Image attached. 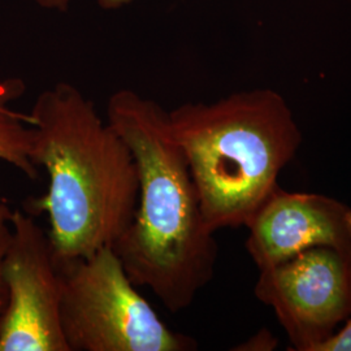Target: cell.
Instances as JSON below:
<instances>
[{"mask_svg": "<svg viewBox=\"0 0 351 351\" xmlns=\"http://www.w3.org/2000/svg\"><path fill=\"white\" fill-rule=\"evenodd\" d=\"M107 121L130 147L139 177L134 219L113 249L134 285L180 313L213 280L217 261L186 158L169 130L168 111L130 88L110 97Z\"/></svg>", "mask_w": 351, "mask_h": 351, "instance_id": "1", "label": "cell"}, {"mask_svg": "<svg viewBox=\"0 0 351 351\" xmlns=\"http://www.w3.org/2000/svg\"><path fill=\"white\" fill-rule=\"evenodd\" d=\"M246 226V249L259 271L313 247L351 255V208L323 194L289 193L277 185Z\"/></svg>", "mask_w": 351, "mask_h": 351, "instance_id": "7", "label": "cell"}, {"mask_svg": "<svg viewBox=\"0 0 351 351\" xmlns=\"http://www.w3.org/2000/svg\"><path fill=\"white\" fill-rule=\"evenodd\" d=\"M25 88V82L20 78L0 81V160L21 171L30 180H37L38 167L33 160L36 130L32 117L11 107Z\"/></svg>", "mask_w": 351, "mask_h": 351, "instance_id": "8", "label": "cell"}, {"mask_svg": "<svg viewBox=\"0 0 351 351\" xmlns=\"http://www.w3.org/2000/svg\"><path fill=\"white\" fill-rule=\"evenodd\" d=\"M60 319L69 351H189L197 342L172 330L130 280L113 247L58 264Z\"/></svg>", "mask_w": 351, "mask_h": 351, "instance_id": "4", "label": "cell"}, {"mask_svg": "<svg viewBox=\"0 0 351 351\" xmlns=\"http://www.w3.org/2000/svg\"><path fill=\"white\" fill-rule=\"evenodd\" d=\"M30 117L33 160L50 177L49 191L30 210L49 215L56 262L113 247L138 206V168L125 139L69 82L42 91Z\"/></svg>", "mask_w": 351, "mask_h": 351, "instance_id": "2", "label": "cell"}, {"mask_svg": "<svg viewBox=\"0 0 351 351\" xmlns=\"http://www.w3.org/2000/svg\"><path fill=\"white\" fill-rule=\"evenodd\" d=\"M168 120L204 221L215 233L246 226L301 146V129L288 103L271 88L185 103L168 111Z\"/></svg>", "mask_w": 351, "mask_h": 351, "instance_id": "3", "label": "cell"}, {"mask_svg": "<svg viewBox=\"0 0 351 351\" xmlns=\"http://www.w3.org/2000/svg\"><path fill=\"white\" fill-rule=\"evenodd\" d=\"M34 1L43 10L64 13L69 10L72 0H34Z\"/></svg>", "mask_w": 351, "mask_h": 351, "instance_id": "11", "label": "cell"}, {"mask_svg": "<svg viewBox=\"0 0 351 351\" xmlns=\"http://www.w3.org/2000/svg\"><path fill=\"white\" fill-rule=\"evenodd\" d=\"M346 320V324L339 333H333L311 351H351V313Z\"/></svg>", "mask_w": 351, "mask_h": 351, "instance_id": "10", "label": "cell"}, {"mask_svg": "<svg viewBox=\"0 0 351 351\" xmlns=\"http://www.w3.org/2000/svg\"><path fill=\"white\" fill-rule=\"evenodd\" d=\"M132 3L133 0H98V5L104 11H117Z\"/></svg>", "mask_w": 351, "mask_h": 351, "instance_id": "12", "label": "cell"}, {"mask_svg": "<svg viewBox=\"0 0 351 351\" xmlns=\"http://www.w3.org/2000/svg\"><path fill=\"white\" fill-rule=\"evenodd\" d=\"M12 213L8 202L0 199V316L8 301V290L3 277V261L12 239Z\"/></svg>", "mask_w": 351, "mask_h": 351, "instance_id": "9", "label": "cell"}, {"mask_svg": "<svg viewBox=\"0 0 351 351\" xmlns=\"http://www.w3.org/2000/svg\"><path fill=\"white\" fill-rule=\"evenodd\" d=\"M259 272L255 295L274 308L294 350H313L350 315L351 255L313 247Z\"/></svg>", "mask_w": 351, "mask_h": 351, "instance_id": "6", "label": "cell"}, {"mask_svg": "<svg viewBox=\"0 0 351 351\" xmlns=\"http://www.w3.org/2000/svg\"><path fill=\"white\" fill-rule=\"evenodd\" d=\"M3 277L8 301L0 316V351H69L60 319V269L50 236L21 210H13Z\"/></svg>", "mask_w": 351, "mask_h": 351, "instance_id": "5", "label": "cell"}]
</instances>
